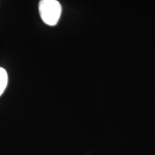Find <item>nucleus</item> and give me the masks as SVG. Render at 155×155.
<instances>
[{"label": "nucleus", "mask_w": 155, "mask_h": 155, "mask_svg": "<svg viewBox=\"0 0 155 155\" xmlns=\"http://www.w3.org/2000/svg\"><path fill=\"white\" fill-rule=\"evenodd\" d=\"M7 84H8V74L4 68L0 67V96L4 93L7 86Z\"/></svg>", "instance_id": "f03ea898"}, {"label": "nucleus", "mask_w": 155, "mask_h": 155, "mask_svg": "<svg viewBox=\"0 0 155 155\" xmlns=\"http://www.w3.org/2000/svg\"><path fill=\"white\" fill-rule=\"evenodd\" d=\"M61 5L57 0H41L39 4V11L42 21L49 25H56L61 15Z\"/></svg>", "instance_id": "f257e3e1"}]
</instances>
